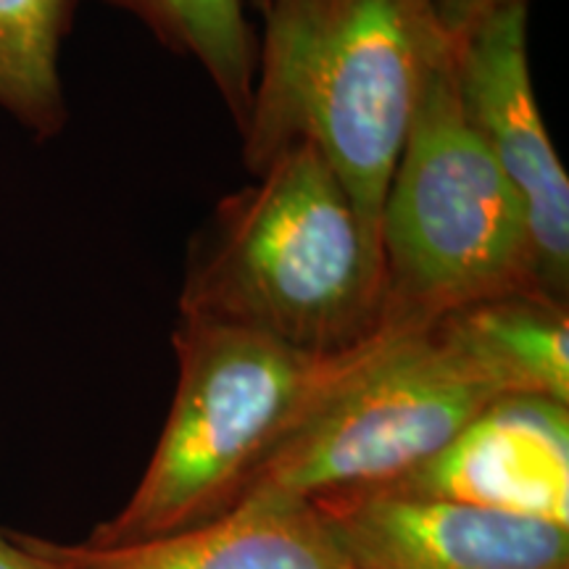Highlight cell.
<instances>
[{
    "mask_svg": "<svg viewBox=\"0 0 569 569\" xmlns=\"http://www.w3.org/2000/svg\"><path fill=\"white\" fill-rule=\"evenodd\" d=\"M448 48L430 0H267L246 167L309 142L380 243L390 174Z\"/></svg>",
    "mask_w": 569,
    "mask_h": 569,
    "instance_id": "cell-1",
    "label": "cell"
},
{
    "mask_svg": "<svg viewBox=\"0 0 569 569\" xmlns=\"http://www.w3.org/2000/svg\"><path fill=\"white\" fill-rule=\"evenodd\" d=\"M180 317L317 353L388 330L380 243L315 146L282 148L253 184L219 201L190 248Z\"/></svg>",
    "mask_w": 569,
    "mask_h": 569,
    "instance_id": "cell-2",
    "label": "cell"
},
{
    "mask_svg": "<svg viewBox=\"0 0 569 569\" xmlns=\"http://www.w3.org/2000/svg\"><path fill=\"white\" fill-rule=\"evenodd\" d=\"M393 330L348 351L317 353L238 325L180 317L167 425L130 501L92 530L90 543H134L222 517Z\"/></svg>",
    "mask_w": 569,
    "mask_h": 569,
    "instance_id": "cell-3",
    "label": "cell"
},
{
    "mask_svg": "<svg viewBox=\"0 0 569 569\" xmlns=\"http://www.w3.org/2000/svg\"><path fill=\"white\" fill-rule=\"evenodd\" d=\"M380 256L390 327H427L486 298L543 296L522 203L461 111L453 42L390 174Z\"/></svg>",
    "mask_w": 569,
    "mask_h": 569,
    "instance_id": "cell-4",
    "label": "cell"
},
{
    "mask_svg": "<svg viewBox=\"0 0 569 569\" xmlns=\"http://www.w3.org/2000/svg\"><path fill=\"white\" fill-rule=\"evenodd\" d=\"M496 398L436 327H398L277 448L243 498L322 501L380 490L438 453Z\"/></svg>",
    "mask_w": 569,
    "mask_h": 569,
    "instance_id": "cell-5",
    "label": "cell"
},
{
    "mask_svg": "<svg viewBox=\"0 0 569 569\" xmlns=\"http://www.w3.org/2000/svg\"><path fill=\"white\" fill-rule=\"evenodd\" d=\"M528 6L490 13L453 42V80L469 127L522 203L540 293L567 306L569 180L532 90Z\"/></svg>",
    "mask_w": 569,
    "mask_h": 569,
    "instance_id": "cell-6",
    "label": "cell"
},
{
    "mask_svg": "<svg viewBox=\"0 0 569 569\" xmlns=\"http://www.w3.org/2000/svg\"><path fill=\"white\" fill-rule=\"evenodd\" d=\"M348 569H569V528L393 490L309 501Z\"/></svg>",
    "mask_w": 569,
    "mask_h": 569,
    "instance_id": "cell-7",
    "label": "cell"
},
{
    "mask_svg": "<svg viewBox=\"0 0 569 569\" xmlns=\"http://www.w3.org/2000/svg\"><path fill=\"white\" fill-rule=\"evenodd\" d=\"M380 490L569 528V403L496 398L438 453Z\"/></svg>",
    "mask_w": 569,
    "mask_h": 569,
    "instance_id": "cell-8",
    "label": "cell"
},
{
    "mask_svg": "<svg viewBox=\"0 0 569 569\" xmlns=\"http://www.w3.org/2000/svg\"><path fill=\"white\" fill-rule=\"evenodd\" d=\"M11 538L40 569H348L315 503L269 496H248L211 522L134 543Z\"/></svg>",
    "mask_w": 569,
    "mask_h": 569,
    "instance_id": "cell-9",
    "label": "cell"
},
{
    "mask_svg": "<svg viewBox=\"0 0 569 569\" xmlns=\"http://www.w3.org/2000/svg\"><path fill=\"white\" fill-rule=\"evenodd\" d=\"M501 396L569 403V311L511 293L461 306L430 322Z\"/></svg>",
    "mask_w": 569,
    "mask_h": 569,
    "instance_id": "cell-10",
    "label": "cell"
},
{
    "mask_svg": "<svg viewBox=\"0 0 569 569\" xmlns=\"http://www.w3.org/2000/svg\"><path fill=\"white\" fill-rule=\"evenodd\" d=\"M117 6L161 40L169 51L206 71L232 119L243 130L251 111L259 38L243 0H103Z\"/></svg>",
    "mask_w": 569,
    "mask_h": 569,
    "instance_id": "cell-11",
    "label": "cell"
},
{
    "mask_svg": "<svg viewBox=\"0 0 569 569\" xmlns=\"http://www.w3.org/2000/svg\"><path fill=\"white\" fill-rule=\"evenodd\" d=\"M82 0H0V109L34 138L67 124L61 46Z\"/></svg>",
    "mask_w": 569,
    "mask_h": 569,
    "instance_id": "cell-12",
    "label": "cell"
},
{
    "mask_svg": "<svg viewBox=\"0 0 569 569\" xmlns=\"http://www.w3.org/2000/svg\"><path fill=\"white\" fill-rule=\"evenodd\" d=\"M511 3H522V0H430L432 13H436L438 27L451 42L486 21L490 13L507 9Z\"/></svg>",
    "mask_w": 569,
    "mask_h": 569,
    "instance_id": "cell-13",
    "label": "cell"
},
{
    "mask_svg": "<svg viewBox=\"0 0 569 569\" xmlns=\"http://www.w3.org/2000/svg\"><path fill=\"white\" fill-rule=\"evenodd\" d=\"M0 569H40V565L11 538V532L0 530Z\"/></svg>",
    "mask_w": 569,
    "mask_h": 569,
    "instance_id": "cell-14",
    "label": "cell"
}]
</instances>
